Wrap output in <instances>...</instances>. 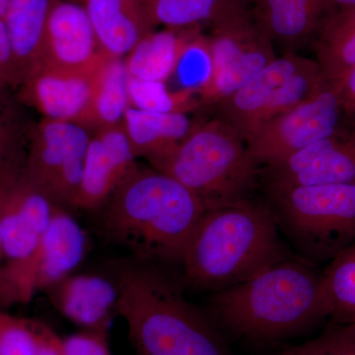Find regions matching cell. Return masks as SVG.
<instances>
[{"instance_id":"obj_26","label":"cell","mask_w":355,"mask_h":355,"mask_svg":"<svg viewBox=\"0 0 355 355\" xmlns=\"http://www.w3.org/2000/svg\"><path fill=\"white\" fill-rule=\"evenodd\" d=\"M190 36L175 29L147 34L125 60L130 78L166 83L176 70Z\"/></svg>"},{"instance_id":"obj_10","label":"cell","mask_w":355,"mask_h":355,"mask_svg":"<svg viewBox=\"0 0 355 355\" xmlns=\"http://www.w3.org/2000/svg\"><path fill=\"white\" fill-rule=\"evenodd\" d=\"M91 137L80 123L44 119L33 128L22 177L55 205L73 209Z\"/></svg>"},{"instance_id":"obj_8","label":"cell","mask_w":355,"mask_h":355,"mask_svg":"<svg viewBox=\"0 0 355 355\" xmlns=\"http://www.w3.org/2000/svg\"><path fill=\"white\" fill-rule=\"evenodd\" d=\"M3 272L9 300L29 303L35 295L31 284L33 261L41 244L55 203L24 178L0 189Z\"/></svg>"},{"instance_id":"obj_16","label":"cell","mask_w":355,"mask_h":355,"mask_svg":"<svg viewBox=\"0 0 355 355\" xmlns=\"http://www.w3.org/2000/svg\"><path fill=\"white\" fill-rule=\"evenodd\" d=\"M336 8L334 0H250L254 22L282 53L312 44Z\"/></svg>"},{"instance_id":"obj_18","label":"cell","mask_w":355,"mask_h":355,"mask_svg":"<svg viewBox=\"0 0 355 355\" xmlns=\"http://www.w3.org/2000/svg\"><path fill=\"white\" fill-rule=\"evenodd\" d=\"M87 249L85 230L64 207L55 205L33 261L31 284L34 293L46 291L72 275L83 263Z\"/></svg>"},{"instance_id":"obj_15","label":"cell","mask_w":355,"mask_h":355,"mask_svg":"<svg viewBox=\"0 0 355 355\" xmlns=\"http://www.w3.org/2000/svg\"><path fill=\"white\" fill-rule=\"evenodd\" d=\"M104 58L86 9L70 2L51 7L44 36L43 67L89 71Z\"/></svg>"},{"instance_id":"obj_14","label":"cell","mask_w":355,"mask_h":355,"mask_svg":"<svg viewBox=\"0 0 355 355\" xmlns=\"http://www.w3.org/2000/svg\"><path fill=\"white\" fill-rule=\"evenodd\" d=\"M135 158L123 125L96 132L89 142L83 182L73 209H99L137 169Z\"/></svg>"},{"instance_id":"obj_4","label":"cell","mask_w":355,"mask_h":355,"mask_svg":"<svg viewBox=\"0 0 355 355\" xmlns=\"http://www.w3.org/2000/svg\"><path fill=\"white\" fill-rule=\"evenodd\" d=\"M119 284L118 315L137 355H229L220 334L162 266L137 263L121 270Z\"/></svg>"},{"instance_id":"obj_21","label":"cell","mask_w":355,"mask_h":355,"mask_svg":"<svg viewBox=\"0 0 355 355\" xmlns=\"http://www.w3.org/2000/svg\"><path fill=\"white\" fill-rule=\"evenodd\" d=\"M121 125L137 157L150 163L183 141L196 123L186 112L158 113L130 107Z\"/></svg>"},{"instance_id":"obj_28","label":"cell","mask_w":355,"mask_h":355,"mask_svg":"<svg viewBox=\"0 0 355 355\" xmlns=\"http://www.w3.org/2000/svg\"><path fill=\"white\" fill-rule=\"evenodd\" d=\"M323 282L331 324H355V242L328 263Z\"/></svg>"},{"instance_id":"obj_32","label":"cell","mask_w":355,"mask_h":355,"mask_svg":"<svg viewBox=\"0 0 355 355\" xmlns=\"http://www.w3.org/2000/svg\"><path fill=\"white\" fill-rule=\"evenodd\" d=\"M0 86H14L12 51L3 20H0Z\"/></svg>"},{"instance_id":"obj_9","label":"cell","mask_w":355,"mask_h":355,"mask_svg":"<svg viewBox=\"0 0 355 355\" xmlns=\"http://www.w3.org/2000/svg\"><path fill=\"white\" fill-rule=\"evenodd\" d=\"M352 128L338 89L328 83L307 101L259 128L247 140L248 150L261 169Z\"/></svg>"},{"instance_id":"obj_38","label":"cell","mask_w":355,"mask_h":355,"mask_svg":"<svg viewBox=\"0 0 355 355\" xmlns=\"http://www.w3.org/2000/svg\"><path fill=\"white\" fill-rule=\"evenodd\" d=\"M349 119L350 121V123H352V125H354V127H355V114H352V116H350Z\"/></svg>"},{"instance_id":"obj_20","label":"cell","mask_w":355,"mask_h":355,"mask_svg":"<svg viewBox=\"0 0 355 355\" xmlns=\"http://www.w3.org/2000/svg\"><path fill=\"white\" fill-rule=\"evenodd\" d=\"M86 11L104 57L123 58L149 34L144 9L133 11L128 0H88Z\"/></svg>"},{"instance_id":"obj_27","label":"cell","mask_w":355,"mask_h":355,"mask_svg":"<svg viewBox=\"0 0 355 355\" xmlns=\"http://www.w3.org/2000/svg\"><path fill=\"white\" fill-rule=\"evenodd\" d=\"M0 355H64L62 338L43 322L0 310Z\"/></svg>"},{"instance_id":"obj_35","label":"cell","mask_w":355,"mask_h":355,"mask_svg":"<svg viewBox=\"0 0 355 355\" xmlns=\"http://www.w3.org/2000/svg\"><path fill=\"white\" fill-rule=\"evenodd\" d=\"M336 7H355V0H334Z\"/></svg>"},{"instance_id":"obj_36","label":"cell","mask_w":355,"mask_h":355,"mask_svg":"<svg viewBox=\"0 0 355 355\" xmlns=\"http://www.w3.org/2000/svg\"><path fill=\"white\" fill-rule=\"evenodd\" d=\"M279 355H303L301 352L300 345L298 347H291V349L286 350V352H282Z\"/></svg>"},{"instance_id":"obj_22","label":"cell","mask_w":355,"mask_h":355,"mask_svg":"<svg viewBox=\"0 0 355 355\" xmlns=\"http://www.w3.org/2000/svg\"><path fill=\"white\" fill-rule=\"evenodd\" d=\"M150 24L184 29L205 23L210 28L251 12L250 0H142Z\"/></svg>"},{"instance_id":"obj_33","label":"cell","mask_w":355,"mask_h":355,"mask_svg":"<svg viewBox=\"0 0 355 355\" xmlns=\"http://www.w3.org/2000/svg\"><path fill=\"white\" fill-rule=\"evenodd\" d=\"M334 85L338 89L343 108L349 118L355 114V67L340 83Z\"/></svg>"},{"instance_id":"obj_6","label":"cell","mask_w":355,"mask_h":355,"mask_svg":"<svg viewBox=\"0 0 355 355\" xmlns=\"http://www.w3.org/2000/svg\"><path fill=\"white\" fill-rule=\"evenodd\" d=\"M261 189L280 233L303 260L330 263L355 242V184Z\"/></svg>"},{"instance_id":"obj_11","label":"cell","mask_w":355,"mask_h":355,"mask_svg":"<svg viewBox=\"0 0 355 355\" xmlns=\"http://www.w3.org/2000/svg\"><path fill=\"white\" fill-rule=\"evenodd\" d=\"M205 39L210 74L196 95L205 110L233 94L277 58L251 12L211 27Z\"/></svg>"},{"instance_id":"obj_25","label":"cell","mask_w":355,"mask_h":355,"mask_svg":"<svg viewBox=\"0 0 355 355\" xmlns=\"http://www.w3.org/2000/svg\"><path fill=\"white\" fill-rule=\"evenodd\" d=\"M127 65L123 58L105 57L96 72L94 95L85 127L96 132L123 123L128 108Z\"/></svg>"},{"instance_id":"obj_23","label":"cell","mask_w":355,"mask_h":355,"mask_svg":"<svg viewBox=\"0 0 355 355\" xmlns=\"http://www.w3.org/2000/svg\"><path fill=\"white\" fill-rule=\"evenodd\" d=\"M311 44L324 78L340 83L355 67V7H336Z\"/></svg>"},{"instance_id":"obj_12","label":"cell","mask_w":355,"mask_h":355,"mask_svg":"<svg viewBox=\"0 0 355 355\" xmlns=\"http://www.w3.org/2000/svg\"><path fill=\"white\" fill-rule=\"evenodd\" d=\"M355 184V127L261 168V187Z\"/></svg>"},{"instance_id":"obj_37","label":"cell","mask_w":355,"mask_h":355,"mask_svg":"<svg viewBox=\"0 0 355 355\" xmlns=\"http://www.w3.org/2000/svg\"><path fill=\"white\" fill-rule=\"evenodd\" d=\"M7 4H8V0H0V20H3L6 16Z\"/></svg>"},{"instance_id":"obj_29","label":"cell","mask_w":355,"mask_h":355,"mask_svg":"<svg viewBox=\"0 0 355 355\" xmlns=\"http://www.w3.org/2000/svg\"><path fill=\"white\" fill-rule=\"evenodd\" d=\"M195 93L182 90L172 93L168 90L165 83L160 81L139 80L130 78L128 83V99L132 108L142 111L158 112V113H173L186 112L193 104Z\"/></svg>"},{"instance_id":"obj_7","label":"cell","mask_w":355,"mask_h":355,"mask_svg":"<svg viewBox=\"0 0 355 355\" xmlns=\"http://www.w3.org/2000/svg\"><path fill=\"white\" fill-rule=\"evenodd\" d=\"M328 83L317 60L282 53L207 110L210 118L225 123L247 142L268 121L307 101Z\"/></svg>"},{"instance_id":"obj_17","label":"cell","mask_w":355,"mask_h":355,"mask_svg":"<svg viewBox=\"0 0 355 355\" xmlns=\"http://www.w3.org/2000/svg\"><path fill=\"white\" fill-rule=\"evenodd\" d=\"M60 314L83 329L110 330L118 315L120 284L97 273L69 275L48 291Z\"/></svg>"},{"instance_id":"obj_34","label":"cell","mask_w":355,"mask_h":355,"mask_svg":"<svg viewBox=\"0 0 355 355\" xmlns=\"http://www.w3.org/2000/svg\"><path fill=\"white\" fill-rule=\"evenodd\" d=\"M0 202H1V195H0ZM8 292H7L6 279L3 272V252H2L1 230H0V307H6L10 305Z\"/></svg>"},{"instance_id":"obj_19","label":"cell","mask_w":355,"mask_h":355,"mask_svg":"<svg viewBox=\"0 0 355 355\" xmlns=\"http://www.w3.org/2000/svg\"><path fill=\"white\" fill-rule=\"evenodd\" d=\"M51 9L50 0H8L3 21L12 51L15 87L43 67Z\"/></svg>"},{"instance_id":"obj_1","label":"cell","mask_w":355,"mask_h":355,"mask_svg":"<svg viewBox=\"0 0 355 355\" xmlns=\"http://www.w3.org/2000/svg\"><path fill=\"white\" fill-rule=\"evenodd\" d=\"M101 209L102 233L139 263L181 266L187 245L205 211L200 198L176 179L137 166Z\"/></svg>"},{"instance_id":"obj_2","label":"cell","mask_w":355,"mask_h":355,"mask_svg":"<svg viewBox=\"0 0 355 355\" xmlns=\"http://www.w3.org/2000/svg\"><path fill=\"white\" fill-rule=\"evenodd\" d=\"M291 257L268 203L250 198L203 212L184 251L182 280L216 292Z\"/></svg>"},{"instance_id":"obj_5","label":"cell","mask_w":355,"mask_h":355,"mask_svg":"<svg viewBox=\"0 0 355 355\" xmlns=\"http://www.w3.org/2000/svg\"><path fill=\"white\" fill-rule=\"evenodd\" d=\"M149 164L195 193L205 210L253 198L260 188L261 169L247 142L214 118L196 123L183 141Z\"/></svg>"},{"instance_id":"obj_31","label":"cell","mask_w":355,"mask_h":355,"mask_svg":"<svg viewBox=\"0 0 355 355\" xmlns=\"http://www.w3.org/2000/svg\"><path fill=\"white\" fill-rule=\"evenodd\" d=\"M109 330L83 329L62 338L64 355H112L109 345Z\"/></svg>"},{"instance_id":"obj_3","label":"cell","mask_w":355,"mask_h":355,"mask_svg":"<svg viewBox=\"0 0 355 355\" xmlns=\"http://www.w3.org/2000/svg\"><path fill=\"white\" fill-rule=\"evenodd\" d=\"M211 309L226 330L253 342L301 335L328 320L323 270L292 256L253 279L216 291Z\"/></svg>"},{"instance_id":"obj_13","label":"cell","mask_w":355,"mask_h":355,"mask_svg":"<svg viewBox=\"0 0 355 355\" xmlns=\"http://www.w3.org/2000/svg\"><path fill=\"white\" fill-rule=\"evenodd\" d=\"M98 67L89 71L41 67L21 84L18 98L23 104L38 110L46 120L80 123L85 127Z\"/></svg>"},{"instance_id":"obj_30","label":"cell","mask_w":355,"mask_h":355,"mask_svg":"<svg viewBox=\"0 0 355 355\" xmlns=\"http://www.w3.org/2000/svg\"><path fill=\"white\" fill-rule=\"evenodd\" d=\"M300 349L303 355H355V324H331Z\"/></svg>"},{"instance_id":"obj_24","label":"cell","mask_w":355,"mask_h":355,"mask_svg":"<svg viewBox=\"0 0 355 355\" xmlns=\"http://www.w3.org/2000/svg\"><path fill=\"white\" fill-rule=\"evenodd\" d=\"M0 86V189L17 182L24 173L33 128L19 98Z\"/></svg>"}]
</instances>
